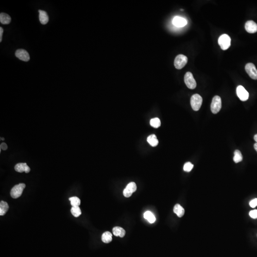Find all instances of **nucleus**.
<instances>
[{"instance_id": "f3484780", "label": "nucleus", "mask_w": 257, "mask_h": 257, "mask_svg": "<svg viewBox=\"0 0 257 257\" xmlns=\"http://www.w3.org/2000/svg\"><path fill=\"white\" fill-rule=\"evenodd\" d=\"M8 209L9 205L6 202L1 201L0 202V215H4Z\"/></svg>"}, {"instance_id": "4be33fe9", "label": "nucleus", "mask_w": 257, "mask_h": 257, "mask_svg": "<svg viewBox=\"0 0 257 257\" xmlns=\"http://www.w3.org/2000/svg\"><path fill=\"white\" fill-rule=\"evenodd\" d=\"M69 200L72 207H77L80 206L81 204V200L77 197H72L70 198Z\"/></svg>"}, {"instance_id": "473e14b6", "label": "nucleus", "mask_w": 257, "mask_h": 257, "mask_svg": "<svg viewBox=\"0 0 257 257\" xmlns=\"http://www.w3.org/2000/svg\"><path fill=\"white\" fill-rule=\"evenodd\" d=\"M254 140H255V141H256V143H257V134H256V135L254 136Z\"/></svg>"}, {"instance_id": "412c9836", "label": "nucleus", "mask_w": 257, "mask_h": 257, "mask_svg": "<svg viewBox=\"0 0 257 257\" xmlns=\"http://www.w3.org/2000/svg\"><path fill=\"white\" fill-rule=\"evenodd\" d=\"M233 157L234 162L237 163H240V162L242 161V159H243V157H242L241 152L239 150L235 151Z\"/></svg>"}, {"instance_id": "bb28decb", "label": "nucleus", "mask_w": 257, "mask_h": 257, "mask_svg": "<svg viewBox=\"0 0 257 257\" xmlns=\"http://www.w3.org/2000/svg\"><path fill=\"white\" fill-rule=\"evenodd\" d=\"M133 193H132V192L131 191H129L127 189L125 188L124 190H123V195L125 196V197L126 198H128V197H130L132 196V194Z\"/></svg>"}, {"instance_id": "ddd939ff", "label": "nucleus", "mask_w": 257, "mask_h": 257, "mask_svg": "<svg viewBox=\"0 0 257 257\" xmlns=\"http://www.w3.org/2000/svg\"><path fill=\"white\" fill-rule=\"evenodd\" d=\"M39 20L42 25L47 24L49 21V16L47 13L43 10H39Z\"/></svg>"}, {"instance_id": "1a4fd4ad", "label": "nucleus", "mask_w": 257, "mask_h": 257, "mask_svg": "<svg viewBox=\"0 0 257 257\" xmlns=\"http://www.w3.org/2000/svg\"><path fill=\"white\" fill-rule=\"evenodd\" d=\"M15 56L20 60L24 62H28L30 60V56L28 52L24 49H19L15 52Z\"/></svg>"}, {"instance_id": "9d476101", "label": "nucleus", "mask_w": 257, "mask_h": 257, "mask_svg": "<svg viewBox=\"0 0 257 257\" xmlns=\"http://www.w3.org/2000/svg\"><path fill=\"white\" fill-rule=\"evenodd\" d=\"M245 28L249 33H255L257 32V24L253 21H248L246 22Z\"/></svg>"}, {"instance_id": "393cba45", "label": "nucleus", "mask_w": 257, "mask_h": 257, "mask_svg": "<svg viewBox=\"0 0 257 257\" xmlns=\"http://www.w3.org/2000/svg\"><path fill=\"white\" fill-rule=\"evenodd\" d=\"M126 188L129 191L132 192V193H133V192L136 191V190H137V186H136V184H135V182H130V183L128 184Z\"/></svg>"}, {"instance_id": "6ab92c4d", "label": "nucleus", "mask_w": 257, "mask_h": 257, "mask_svg": "<svg viewBox=\"0 0 257 257\" xmlns=\"http://www.w3.org/2000/svg\"><path fill=\"white\" fill-rule=\"evenodd\" d=\"M102 240L105 243H109L111 242L112 240V234L109 232L103 233L102 236Z\"/></svg>"}, {"instance_id": "72a5a7b5", "label": "nucleus", "mask_w": 257, "mask_h": 257, "mask_svg": "<svg viewBox=\"0 0 257 257\" xmlns=\"http://www.w3.org/2000/svg\"><path fill=\"white\" fill-rule=\"evenodd\" d=\"M1 140H4V138H2V137H1Z\"/></svg>"}, {"instance_id": "2eb2a0df", "label": "nucleus", "mask_w": 257, "mask_h": 257, "mask_svg": "<svg viewBox=\"0 0 257 257\" xmlns=\"http://www.w3.org/2000/svg\"><path fill=\"white\" fill-rule=\"evenodd\" d=\"M173 212L179 218L182 217L185 213V210L183 208L178 204H177L175 205L173 208Z\"/></svg>"}, {"instance_id": "39448f33", "label": "nucleus", "mask_w": 257, "mask_h": 257, "mask_svg": "<svg viewBox=\"0 0 257 257\" xmlns=\"http://www.w3.org/2000/svg\"><path fill=\"white\" fill-rule=\"evenodd\" d=\"M188 62V58L183 54H179L176 57L174 60V66L177 69H182Z\"/></svg>"}, {"instance_id": "a211bd4d", "label": "nucleus", "mask_w": 257, "mask_h": 257, "mask_svg": "<svg viewBox=\"0 0 257 257\" xmlns=\"http://www.w3.org/2000/svg\"><path fill=\"white\" fill-rule=\"evenodd\" d=\"M147 141L152 147L156 146L159 144V141L156 136L154 134L150 135L147 138Z\"/></svg>"}, {"instance_id": "f8f14e48", "label": "nucleus", "mask_w": 257, "mask_h": 257, "mask_svg": "<svg viewBox=\"0 0 257 257\" xmlns=\"http://www.w3.org/2000/svg\"><path fill=\"white\" fill-rule=\"evenodd\" d=\"M172 22L173 25L177 27H182L185 26L187 24V21L185 19L179 16L174 17Z\"/></svg>"}, {"instance_id": "aec40b11", "label": "nucleus", "mask_w": 257, "mask_h": 257, "mask_svg": "<svg viewBox=\"0 0 257 257\" xmlns=\"http://www.w3.org/2000/svg\"><path fill=\"white\" fill-rule=\"evenodd\" d=\"M144 218L148 220L151 223H153L156 221V218L154 215L150 211L146 212L144 214Z\"/></svg>"}, {"instance_id": "f03ea898", "label": "nucleus", "mask_w": 257, "mask_h": 257, "mask_svg": "<svg viewBox=\"0 0 257 257\" xmlns=\"http://www.w3.org/2000/svg\"><path fill=\"white\" fill-rule=\"evenodd\" d=\"M218 43L222 50H227L231 45V38L227 34H222L219 37Z\"/></svg>"}, {"instance_id": "4468645a", "label": "nucleus", "mask_w": 257, "mask_h": 257, "mask_svg": "<svg viewBox=\"0 0 257 257\" xmlns=\"http://www.w3.org/2000/svg\"><path fill=\"white\" fill-rule=\"evenodd\" d=\"M113 234L116 237H120L121 238L125 237L126 232L125 229L120 227H115L113 229Z\"/></svg>"}, {"instance_id": "9b49d317", "label": "nucleus", "mask_w": 257, "mask_h": 257, "mask_svg": "<svg viewBox=\"0 0 257 257\" xmlns=\"http://www.w3.org/2000/svg\"><path fill=\"white\" fill-rule=\"evenodd\" d=\"M14 169L17 172L22 173L25 172L28 173L30 172L31 169L30 167L27 165L26 163H17L14 167Z\"/></svg>"}, {"instance_id": "7ed1b4c3", "label": "nucleus", "mask_w": 257, "mask_h": 257, "mask_svg": "<svg viewBox=\"0 0 257 257\" xmlns=\"http://www.w3.org/2000/svg\"><path fill=\"white\" fill-rule=\"evenodd\" d=\"M25 187V184L24 183H20L18 185H15L11 190L10 192L11 197L13 199L19 198L22 194V192Z\"/></svg>"}, {"instance_id": "7c9ffc66", "label": "nucleus", "mask_w": 257, "mask_h": 257, "mask_svg": "<svg viewBox=\"0 0 257 257\" xmlns=\"http://www.w3.org/2000/svg\"><path fill=\"white\" fill-rule=\"evenodd\" d=\"M3 30L2 27H0V42L2 41V36L3 34Z\"/></svg>"}, {"instance_id": "f257e3e1", "label": "nucleus", "mask_w": 257, "mask_h": 257, "mask_svg": "<svg viewBox=\"0 0 257 257\" xmlns=\"http://www.w3.org/2000/svg\"><path fill=\"white\" fill-rule=\"evenodd\" d=\"M202 103V98L200 95L195 94L191 96L190 104L191 108L194 111H199Z\"/></svg>"}, {"instance_id": "0eeeda50", "label": "nucleus", "mask_w": 257, "mask_h": 257, "mask_svg": "<svg viewBox=\"0 0 257 257\" xmlns=\"http://www.w3.org/2000/svg\"><path fill=\"white\" fill-rule=\"evenodd\" d=\"M245 69L247 75L251 79L257 80V69L254 64L248 63L246 65Z\"/></svg>"}, {"instance_id": "c756f323", "label": "nucleus", "mask_w": 257, "mask_h": 257, "mask_svg": "<svg viewBox=\"0 0 257 257\" xmlns=\"http://www.w3.org/2000/svg\"><path fill=\"white\" fill-rule=\"evenodd\" d=\"M0 148L1 150H3V151H6V150H7V145L6 143H2L0 145Z\"/></svg>"}, {"instance_id": "b1692460", "label": "nucleus", "mask_w": 257, "mask_h": 257, "mask_svg": "<svg viewBox=\"0 0 257 257\" xmlns=\"http://www.w3.org/2000/svg\"><path fill=\"white\" fill-rule=\"evenodd\" d=\"M160 121L159 118H155L151 119L150 125L152 127L158 128L160 126Z\"/></svg>"}, {"instance_id": "20e7f679", "label": "nucleus", "mask_w": 257, "mask_h": 257, "mask_svg": "<svg viewBox=\"0 0 257 257\" xmlns=\"http://www.w3.org/2000/svg\"><path fill=\"white\" fill-rule=\"evenodd\" d=\"M221 108V98L219 96H215L212 100L210 105V109L212 113L217 114L220 112Z\"/></svg>"}, {"instance_id": "dca6fc26", "label": "nucleus", "mask_w": 257, "mask_h": 257, "mask_svg": "<svg viewBox=\"0 0 257 257\" xmlns=\"http://www.w3.org/2000/svg\"><path fill=\"white\" fill-rule=\"evenodd\" d=\"M11 18L6 13H1L0 14V22L2 25H8L11 21Z\"/></svg>"}, {"instance_id": "cd10ccee", "label": "nucleus", "mask_w": 257, "mask_h": 257, "mask_svg": "<svg viewBox=\"0 0 257 257\" xmlns=\"http://www.w3.org/2000/svg\"><path fill=\"white\" fill-rule=\"evenodd\" d=\"M250 217L251 218H253V219H257V210L255 209V210H251L249 213Z\"/></svg>"}, {"instance_id": "2f4dec72", "label": "nucleus", "mask_w": 257, "mask_h": 257, "mask_svg": "<svg viewBox=\"0 0 257 257\" xmlns=\"http://www.w3.org/2000/svg\"><path fill=\"white\" fill-rule=\"evenodd\" d=\"M254 149H255V150L257 151V143H256V144H254Z\"/></svg>"}, {"instance_id": "5701e85b", "label": "nucleus", "mask_w": 257, "mask_h": 257, "mask_svg": "<svg viewBox=\"0 0 257 257\" xmlns=\"http://www.w3.org/2000/svg\"><path fill=\"white\" fill-rule=\"evenodd\" d=\"M71 211V213L72 215L75 216V217H78L82 214V212H81V209H80L79 206L72 207Z\"/></svg>"}, {"instance_id": "423d86ee", "label": "nucleus", "mask_w": 257, "mask_h": 257, "mask_svg": "<svg viewBox=\"0 0 257 257\" xmlns=\"http://www.w3.org/2000/svg\"><path fill=\"white\" fill-rule=\"evenodd\" d=\"M184 82L188 88L194 89L197 86L196 82L191 72L188 71L184 75Z\"/></svg>"}, {"instance_id": "6e6552de", "label": "nucleus", "mask_w": 257, "mask_h": 257, "mask_svg": "<svg viewBox=\"0 0 257 257\" xmlns=\"http://www.w3.org/2000/svg\"><path fill=\"white\" fill-rule=\"evenodd\" d=\"M236 93L238 97L241 101L245 102L249 99V93L247 91L244 87L241 85H239L237 87Z\"/></svg>"}, {"instance_id": "c85d7f7f", "label": "nucleus", "mask_w": 257, "mask_h": 257, "mask_svg": "<svg viewBox=\"0 0 257 257\" xmlns=\"http://www.w3.org/2000/svg\"><path fill=\"white\" fill-rule=\"evenodd\" d=\"M250 205L251 207L253 208H254L256 207V206H257V198H256V199H253V200L251 201L250 202Z\"/></svg>"}, {"instance_id": "a878e982", "label": "nucleus", "mask_w": 257, "mask_h": 257, "mask_svg": "<svg viewBox=\"0 0 257 257\" xmlns=\"http://www.w3.org/2000/svg\"><path fill=\"white\" fill-rule=\"evenodd\" d=\"M194 167V165L192 164L191 163L188 162L184 164L183 170H184V171H186V172H190L192 170V169H193Z\"/></svg>"}]
</instances>
